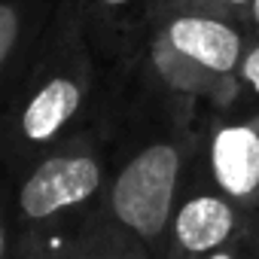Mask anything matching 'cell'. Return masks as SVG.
I'll return each mask as SVG.
<instances>
[{
	"instance_id": "obj_1",
	"label": "cell",
	"mask_w": 259,
	"mask_h": 259,
	"mask_svg": "<svg viewBox=\"0 0 259 259\" xmlns=\"http://www.w3.org/2000/svg\"><path fill=\"white\" fill-rule=\"evenodd\" d=\"M107 159L82 135H70L25 162L13 189V259H67L107 213Z\"/></svg>"
},
{
	"instance_id": "obj_2",
	"label": "cell",
	"mask_w": 259,
	"mask_h": 259,
	"mask_svg": "<svg viewBox=\"0 0 259 259\" xmlns=\"http://www.w3.org/2000/svg\"><path fill=\"white\" fill-rule=\"evenodd\" d=\"M92 89L95 61L82 34V10L70 0L49 28L31 76L19 85L4 113L0 141L7 153L31 162L43 150L70 138L73 122L92 101Z\"/></svg>"
},
{
	"instance_id": "obj_3",
	"label": "cell",
	"mask_w": 259,
	"mask_h": 259,
	"mask_svg": "<svg viewBox=\"0 0 259 259\" xmlns=\"http://www.w3.org/2000/svg\"><path fill=\"white\" fill-rule=\"evenodd\" d=\"M195 144L183 135H162L135 150L107 183V213L125 232L159 253L174 204L192 171Z\"/></svg>"
},
{
	"instance_id": "obj_4",
	"label": "cell",
	"mask_w": 259,
	"mask_h": 259,
	"mask_svg": "<svg viewBox=\"0 0 259 259\" xmlns=\"http://www.w3.org/2000/svg\"><path fill=\"white\" fill-rule=\"evenodd\" d=\"M256 213L235 204L217 186L201 180H186L174 213L168 220L159 259H201L210 250L232 241L238 232L250 226Z\"/></svg>"
},
{
	"instance_id": "obj_5",
	"label": "cell",
	"mask_w": 259,
	"mask_h": 259,
	"mask_svg": "<svg viewBox=\"0 0 259 259\" xmlns=\"http://www.w3.org/2000/svg\"><path fill=\"white\" fill-rule=\"evenodd\" d=\"M150 37L186 64L223 82H241V61L250 46L244 25L220 13H168L150 22Z\"/></svg>"
},
{
	"instance_id": "obj_6",
	"label": "cell",
	"mask_w": 259,
	"mask_h": 259,
	"mask_svg": "<svg viewBox=\"0 0 259 259\" xmlns=\"http://www.w3.org/2000/svg\"><path fill=\"white\" fill-rule=\"evenodd\" d=\"M204 180L244 210L259 213V110L220 113L198 141Z\"/></svg>"
},
{
	"instance_id": "obj_7",
	"label": "cell",
	"mask_w": 259,
	"mask_h": 259,
	"mask_svg": "<svg viewBox=\"0 0 259 259\" xmlns=\"http://www.w3.org/2000/svg\"><path fill=\"white\" fill-rule=\"evenodd\" d=\"M67 259H156V253L104 213Z\"/></svg>"
},
{
	"instance_id": "obj_8",
	"label": "cell",
	"mask_w": 259,
	"mask_h": 259,
	"mask_svg": "<svg viewBox=\"0 0 259 259\" xmlns=\"http://www.w3.org/2000/svg\"><path fill=\"white\" fill-rule=\"evenodd\" d=\"M25 31H28L25 7L19 0H0V82L7 79L16 55L22 52Z\"/></svg>"
},
{
	"instance_id": "obj_9",
	"label": "cell",
	"mask_w": 259,
	"mask_h": 259,
	"mask_svg": "<svg viewBox=\"0 0 259 259\" xmlns=\"http://www.w3.org/2000/svg\"><path fill=\"white\" fill-rule=\"evenodd\" d=\"M201 259H259V213L250 220L244 232H238L232 241H226Z\"/></svg>"
},
{
	"instance_id": "obj_10",
	"label": "cell",
	"mask_w": 259,
	"mask_h": 259,
	"mask_svg": "<svg viewBox=\"0 0 259 259\" xmlns=\"http://www.w3.org/2000/svg\"><path fill=\"white\" fill-rule=\"evenodd\" d=\"M141 4L147 7L150 22L168 13H220V0H141Z\"/></svg>"
},
{
	"instance_id": "obj_11",
	"label": "cell",
	"mask_w": 259,
	"mask_h": 259,
	"mask_svg": "<svg viewBox=\"0 0 259 259\" xmlns=\"http://www.w3.org/2000/svg\"><path fill=\"white\" fill-rule=\"evenodd\" d=\"M241 85H244V92L253 98V104L259 110V37H250V46L244 52V61H241Z\"/></svg>"
},
{
	"instance_id": "obj_12",
	"label": "cell",
	"mask_w": 259,
	"mask_h": 259,
	"mask_svg": "<svg viewBox=\"0 0 259 259\" xmlns=\"http://www.w3.org/2000/svg\"><path fill=\"white\" fill-rule=\"evenodd\" d=\"M13 250H16V229L7 217V201L0 195V259H13Z\"/></svg>"
},
{
	"instance_id": "obj_13",
	"label": "cell",
	"mask_w": 259,
	"mask_h": 259,
	"mask_svg": "<svg viewBox=\"0 0 259 259\" xmlns=\"http://www.w3.org/2000/svg\"><path fill=\"white\" fill-rule=\"evenodd\" d=\"M250 7H253V0H220V13L238 25L247 28V16H250ZM250 34V31H247Z\"/></svg>"
},
{
	"instance_id": "obj_14",
	"label": "cell",
	"mask_w": 259,
	"mask_h": 259,
	"mask_svg": "<svg viewBox=\"0 0 259 259\" xmlns=\"http://www.w3.org/2000/svg\"><path fill=\"white\" fill-rule=\"evenodd\" d=\"M92 4L101 7V10H128V7L141 4V0H92Z\"/></svg>"
},
{
	"instance_id": "obj_15",
	"label": "cell",
	"mask_w": 259,
	"mask_h": 259,
	"mask_svg": "<svg viewBox=\"0 0 259 259\" xmlns=\"http://www.w3.org/2000/svg\"><path fill=\"white\" fill-rule=\"evenodd\" d=\"M247 31H250V37H259V0H253V7H250V16H247Z\"/></svg>"
},
{
	"instance_id": "obj_16",
	"label": "cell",
	"mask_w": 259,
	"mask_h": 259,
	"mask_svg": "<svg viewBox=\"0 0 259 259\" xmlns=\"http://www.w3.org/2000/svg\"><path fill=\"white\" fill-rule=\"evenodd\" d=\"M156 259H159V256H156Z\"/></svg>"
}]
</instances>
